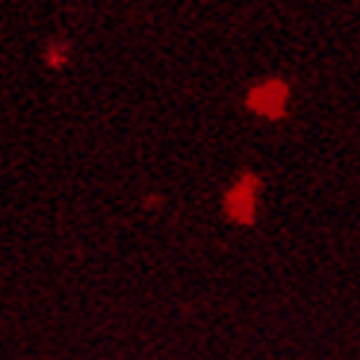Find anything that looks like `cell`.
I'll return each mask as SVG.
<instances>
[{
  "label": "cell",
  "mask_w": 360,
  "mask_h": 360,
  "mask_svg": "<svg viewBox=\"0 0 360 360\" xmlns=\"http://www.w3.org/2000/svg\"><path fill=\"white\" fill-rule=\"evenodd\" d=\"M245 107L254 112V115H260V118H281L283 112H287L290 107V86L283 83V80H275V77H269L257 86H251L248 89V95H245Z\"/></svg>",
  "instance_id": "cell-1"
},
{
  "label": "cell",
  "mask_w": 360,
  "mask_h": 360,
  "mask_svg": "<svg viewBox=\"0 0 360 360\" xmlns=\"http://www.w3.org/2000/svg\"><path fill=\"white\" fill-rule=\"evenodd\" d=\"M254 195H257V180H254L251 174H245L239 184L231 189L228 195V207L233 210L236 216H251V210H254Z\"/></svg>",
  "instance_id": "cell-2"
}]
</instances>
